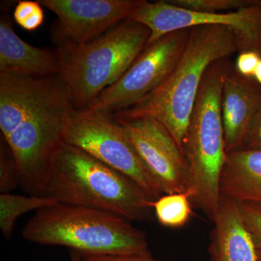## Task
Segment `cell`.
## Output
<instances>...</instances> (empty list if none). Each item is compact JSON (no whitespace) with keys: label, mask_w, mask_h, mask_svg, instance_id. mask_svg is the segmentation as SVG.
<instances>
[{"label":"cell","mask_w":261,"mask_h":261,"mask_svg":"<svg viewBox=\"0 0 261 261\" xmlns=\"http://www.w3.org/2000/svg\"><path fill=\"white\" fill-rule=\"evenodd\" d=\"M130 20L144 24L150 30L147 46L169 33L202 25H221L233 31L238 53L255 51L261 55V5L255 4L237 11L205 13L178 8L167 1L144 0Z\"/></svg>","instance_id":"obj_9"},{"label":"cell","mask_w":261,"mask_h":261,"mask_svg":"<svg viewBox=\"0 0 261 261\" xmlns=\"http://www.w3.org/2000/svg\"><path fill=\"white\" fill-rule=\"evenodd\" d=\"M243 148L261 150V106L247 129Z\"/></svg>","instance_id":"obj_23"},{"label":"cell","mask_w":261,"mask_h":261,"mask_svg":"<svg viewBox=\"0 0 261 261\" xmlns=\"http://www.w3.org/2000/svg\"><path fill=\"white\" fill-rule=\"evenodd\" d=\"M255 0H168L170 4L192 11L205 13L231 12L255 4Z\"/></svg>","instance_id":"obj_18"},{"label":"cell","mask_w":261,"mask_h":261,"mask_svg":"<svg viewBox=\"0 0 261 261\" xmlns=\"http://www.w3.org/2000/svg\"><path fill=\"white\" fill-rule=\"evenodd\" d=\"M0 192L10 193L20 185L14 158L6 142L0 144Z\"/></svg>","instance_id":"obj_19"},{"label":"cell","mask_w":261,"mask_h":261,"mask_svg":"<svg viewBox=\"0 0 261 261\" xmlns=\"http://www.w3.org/2000/svg\"><path fill=\"white\" fill-rule=\"evenodd\" d=\"M27 241L68 247L82 255H128L149 252L146 234L118 215L57 203L31 218L22 231Z\"/></svg>","instance_id":"obj_5"},{"label":"cell","mask_w":261,"mask_h":261,"mask_svg":"<svg viewBox=\"0 0 261 261\" xmlns=\"http://www.w3.org/2000/svg\"><path fill=\"white\" fill-rule=\"evenodd\" d=\"M70 261H81L82 259V254L80 252L70 250Z\"/></svg>","instance_id":"obj_26"},{"label":"cell","mask_w":261,"mask_h":261,"mask_svg":"<svg viewBox=\"0 0 261 261\" xmlns=\"http://www.w3.org/2000/svg\"><path fill=\"white\" fill-rule=\"evenodd\" d=\"M13 17L20 27L32 32L39 28L44 22V10L38 1H19L15 7Z\"/></svg>","instance_id":"obj_20"},{"label":"cell","mask_w":261,"mask_h":261,"mask_svg":"<svg viewBox=\"0 0 261 261\" xmlns=\"http://www.w3.org/2000/svg\"><path fill=\"white\" fill-rule=\"evenodd\" d=\"M61 50L30 45L19 37L8 15L0 20V73L19 76H58L61 72Z\"/></svg>","instance_id":"obj_13"},{"label":"cell","mask_w":261,"mask_h":261,"mask_svg":"<svg viewBox=\"0 0 261 261\" xmlns=\"http://www.w3.org/2000/svg\"><path fill=\"white\" fill-rule=\"evenodd\" d=\"M144 0H40L56 13L63 44L83 45L129 18Z\"/></svg>","instance_id":"obj_11"},{"label":"cell","mask_w":261,"mask_h":261,"mask_svg":"<svg viewBox=\"0 0 261 261\" xmlns=\"http://www.w3.org/2000/svg\"><path fill=\"white\" fill-rule=\"evenodd\" d=\"M220 190L238 203L261 205V150L243 148L228 153Z\"/></svg>","instance_id":"obj_15"},{"label":"cell","mask_w":261,"mask_h":261,"mask_svg":"<svg viewBox=\"0 0 261 261\" xmlns=\"http://www.w3.org/2000/svg\"><path fill=\"white\" fill-rule=\"evenodd\" d=\"M260 106V84L240 74L231 62L223 79L221 99L226 153L243 148L247 129Z\"/></svg>","instance_id":"obj_12"},{"label":"cell","mask_w":261,"mask_h":261,"mask_svg":"<svg viewBox=\"0 0 261 261\" xmlns=\"http://www.w3.org/2000/svg\"><path fill=\"white\" fill-rule=\"evenodd\" d=\"M150 34L148 27L128 18L87 44H63L59 76L73 108L87 109L119 80L147 47Z\"/></svg>","instance_id":"obj_6"},{"label":"cell","mask_w":261,"mask_h":261,"mask_svg":"<svg viewBox=\"0 0 261 261\" xmlns=\"http://www.w3.org/2000/svg\"><path fill=\"white\" fill-rule=\"evenodd\" d=\"M81 261H164L152 257L151 252L128 255H82Z\"/></svg>","instance_id":"obj_24"},{"label":"cell","mask_w":261,"mask_h":261,"mask_svg":"<svg viewBox=\"0 0 261 261\" xmlns=\"http://www.w3.org/2000/svg\"><path fill=\"white\" fill-rule=\"evenodd\" d=\"M230 58L214 62L206 70L192 110L183 153L188 168L186 191L192 205L213 221L219 207L225 148L221 99Z\"/></svg>","instance_id":"obj_4"},{"label":"cell","mask_w":261,"mask_h":261,"mask_svg":"<svg viewBox=\"0 0 261 261\" xmlns=\"http://www.w3.org/2000/svg\"><path fill=\"white\" fill-rule=\"evenodd\" d=\"M164 195L186 191L188 168L183 152L167 128L155 118H115Z\"/></svg>","instance_id":"obj_10"},{"label":"cell","mask_w":261,"mask_h":261,"mask_svg":"<svg viewBox=\"0 0 261 261\" xmlns=\"http://www.w3.org/2000/svg\"><path fill=\"white\" fill-rule=\"evenodd\" d=\"M238 205L247 231L257 250L261 251V205L247 202L238 203Z\"/></svg>","instance_id":"obj_21"},{"label":"cell","mask_w":261,"mask_h":261,"mask_svg":"<svg viewBox=\"0 0 261 261\" xmlns=\"http://www.w3.org/2000/svg\"><path fill=\"white\" fill-rule=\"evenodd\" d=\"M73 108L59 75L0 73V129L13 158L22 189L42 196L63 141L65 115Z\"/></svg>","instance_id":"obj_1"},{"label":"cell","mask_w":261,"mask_h":261,"mask_svg":"<svg viewBox=\"0 0 261 261\" xmlns=\"http://www.w3.org/2000/svg\"><path fill=\"white\" fill-rule=\"evenodd\" d=\"M210 235L209 261H258L238 203L221 195Z\"/></svg>","instance_id":"obj_14"},{"label":"cell","mask_w":261,"mask_h":261,"mask_svg":"<svg viewBox=\"0 0 261 261\" xmlns=\"http://www.w3.org/2000/svg\"><path fill=\"white\" fill-rule=\"evenodd\" d=\"M42 196L130 221L150 219L158 200L126 175L65 142L55 155Z\"/></svg>","instance_id":"obj_2"},{"label":"cell","mask_w":261,"mask_h":261,"mask_svg":"<svg viewBox=\"0 0 261 261\" xmlns=\"http://www.w3.org/2000/svg\"><path fill=\"white\" fill-rule=\"evenodd\" d=\"M190 29L169 33L147 46L121 78L84 111L111 113L128 109L159 88L181 59Z\"/></svg>","instance_id":"obj_8"},{"label":"cell","mask_w":261,"mask_h":261,"mask_svg":"<svg viewBox=\"0 0 261 261\" xmlns=\"http://www.w3.org/2000/svg\"><path fill=\"white\" fill-rule=\"evenodd\" d=\"M105 113L70 108L63 123V141L133 179L159 199L164 195L128 140L123 127Z\"/></svg>","instance_id":"obj_7"},{"label":"cell","mask_w":261,"mask_h":261,"mask_svg":"<svg viewBox=\"0 0 261 261\" xmlns=\"http://www.w3.org/2000/svg\"><path fill=\"white\" fill-rule=\"evenodd\" d=\"M59 203L50 197L38 195H19L12 193L0 195V228L3 237L9 240L15 223L20 216L32 211Z\"/></svg>","instance_id":"obj_16"},{"label":"cell","mask_w":261,"mask_h":261,"mask_svg":"<svg viewBox=\"0 0 261 261\" xmlns=\"http://www.w3.org/2000/svg\"><path fill=\"white\" fill-rule=\"evenodd\" d=\"M153 211L160 224L168 228L182 227L193 214L187 191L161 196L154 202Z\"/></svg>","instance_id":"obj_17"},{"label":"cell","mask_w":261,"mask_h":261,"mask_svg":"<svg viewBox=\"0 0 261 261\" xmlns=\"http://www.w3.org/2000/svg\"><path fill=\"white\" fill-rule=\"evenodd\" d=\"M253 78L256 81L257 83L261 85V59L259 61L258 64L257 65L256 69H255V73H254Z\"/></svg>","instance_id":"obj_25"},{"label":"cell","mask_w":261,"mask_h":261,"mask_svg":"<svg viewBox=\"0 0 261 261\" xmlns=\"http://www.w3.org/2000/svg\"><path fill=\"white\" fill-rule=\"evenodd\" d=\"M261 59V55L255 51H245L238 53L234 68L243 76L253 78L257 65Z\"/></svg>","instance_id":"obj_22"},{"label":"cell","mask_w":261,"mask_h":261,"mask_svg":"<svg viewBox=\"0 0 261 261\" xmlns=\"http://www.w3.org/2000/svg\"><path fill=\"white\" fill-rule=\"evenodd\" d=\"M257 260L261 261V251L257 250Z\"/></svg>","instance_id":"obj_27"},{"label":"cell","mask_w":261,"mask_h":261,"mask_svg":"<svg viewBox=\"0 0 261 261\" xmlns=\"http://www.w3.org/2000/svg\"><path fill=\"white\" fill-rule=\"evenodd\" d=\"M257 3L261 5V0H257Z\"/></svg>","instance_id":"obj_28"},{"label":"cell","mask_w":261,"mask_h":261,"mask_svg":"<svg viewBox=\"0 0 261 261\" xmlns=\"http://www.w3.org/2000/svg\"><path fill=\"white\" fill-rule=\"evenodd\" d=\"M238 53L233 31L221 25L190 29V36L178 64L166 80L145 99L115 118L148 116L166 127L183 152L184 141L201 82L214 62Z\"/></svg>","instance_id":"obj_3"}]
</instances>
